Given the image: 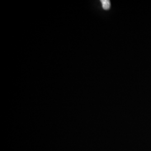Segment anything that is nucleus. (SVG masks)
<instances>
[{
  "label": "nucleus",
  "mask_w": 151,
  "mask_h": 151,
  "mask_svg": "<svg viewBox=\"0 0 151 151\" xmlns=\"http://www.w3.org/2000/svg\"><path fill=\"white\" fill-rule=\"evenodd\" d=\"M101 2L102 4L103 8L105 10H108L110 8V1L109 0H101Z\"/></svg>",
  "instance_id": "nucleus-1"
}]
</instances>
